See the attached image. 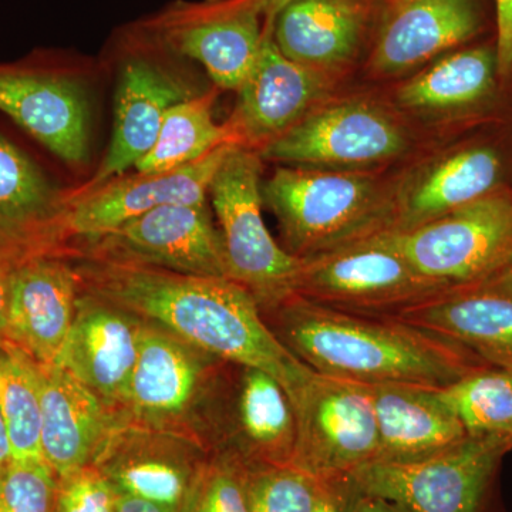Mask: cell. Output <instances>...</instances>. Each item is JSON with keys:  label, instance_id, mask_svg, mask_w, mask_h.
Returning a JSON list of instances; mask_svg holds the SVG:
<instances>
[{"label": "cell", "instance_id": "obj_1", "mask_svg": "<svg viewBox=\"0 0 512 512\" xmlns=\"http://www.w3.org/2000/svg\"><path fill=\"white\" fill-rule=\"evenodd\" d=\"M86 275L97 296L205 355L268 373L292 406L315 375L275 335L251 292L232 279L116 261L87 268Z\"/></svg>", "mask_w": 512, "mask_h": 512}, {"label": "cell", "instance_id": "obj_2", "mask_svg": "<svg viewBox=\"0 0 512 512\" xmlns=\"http://www.w3.org/2000/svg\"><path fill=\"white\" fill-rule=\"evenodd\" d=\"M271 329L320 375L363 384L403 383L441 389L485 367L446 340L382 316L357 315L292 295Z\"/></svg>", "mask_w": 512, "mask_h": 512}, {"label": "cell", "instance_id": "obj_3", "mask_svg": "<svg viewBox=\"0 0 512 512\" xmlns=\"http://www.w3.org/2000/svg\"><path fill=\"white\" fill-rule=\"evenodd\" d=\"M262 198L298 258L326 254L392 228V187L375 171L279 167Z\"/></svg>", "mask_w": 512, "mask_h": 512}, {"label": "cell", "instance_id": "obj_4", "mask_svg": "<svg viewBox=\"0 0 512 512\" xmlns=\"http://www.w3.org/2000/svg\"><path fill=\"white\" fill-rule=\"evenodd\" d=\"M262 158L252 148L229 150L211 181L228 278L244 286L262 311L295 295L302 259L282 248L262 217Z\"/></svg>", "mask_w": 512, "mask_h": 512}, {"label": "cell", "instance_id": "obj_5", "mask_svg": "<svg viewBox=\"0 0 512 512\" xmlns=\"http://www.w3.org/2000/svg\"><path fill=\"white\" fill-rule=\"evenodd\" d=\"M412 144L392 111L376 101L349 99L319 104L258 154L285 167L373 171L406 156Z\"/></svg>", "mask_w": 512, "mask_h": 512}, {"label": "cell", "instance_id": "obj_6", "mask_svg": "<svg viewBox=\"0 0 512 512\" xmlns=\"http://www.w3.org/2000/svg\"><path fill=\"white\" fill-rule=\"evenodd\" d=\"M390 232L404 258L440 288L494 278L512 269V190Z\"/></svg>", "mask_w": 512, "mask_h": 512}, {"label": "cell", "instance_id": "obj_7", "mask_svg": "<svg viewBox=\"0 0 512 512\" xmlns=\"http://www.w3.org/2000/svg\"><path fill=\"white\" fill-rule=\"evenodd\" d=\"M512 441L468 436L413 463L372 461L350 474L357 490L402 512H484L491 484Z\"/></svg>", "mask_w": 512, "mask_h": 512}, {"label": "cell", "instance_id": "obj_8", "mask_svg": "<svg viewBox=\"0 0 512 512\" xmlns=\"http://www.w3.org/2000/svg\"><path fill=\"white\" fill-rule=\"evenodd\" d=\"M440 289L413 268L386 229L302 259L295 295L338 311L389 316Z\"/></svg>", "mask_w": 512, "mask_h": 512}, {"label": "cell", "instance_id": "obj_9", "mask_svg": "<svg viewBox=\"0 0 512 512\" xmlns=\"http://www.w3.org/2000/svg\"><path fill=\"white\" fill-rule=\"evenodd\" d=\"M284 3L178 0L140 25L168 52L202 64L222 89L237 90Z\"/></svg>", "mask_w": 512, "mask_h": 512}, {"label": "cell", "instance_id": "obj_10", "mask_svg": "<svg viewBox=\"0 0 512 512\" xmlns=\"http://www.w3.org/2000/svg\"><path fill=\"white\" fill-rule=\"evenodd\" d=\"M512 190V128L461 138L420 161L392 187L393 225L409 229Z\"/></svg>", "mask_w": 512, "mask_h": 512}, {"label": "cell", "instance_id": "obj_11", "mask_svg": "<svg viewBox=\"0 0 512 512\" xmlns=\"http://www.w3.org/2000/svg\"><path fill=\"white\" fill-rule=\"evenodd\" d=\"M293 466L316 480L349 477L379 454V430L367 384L313 375L293 404Z\"/></svg>", "mask_w": 512, "mask_h": 512}, {"label": "cell", "instance_id": "obj_12", "mask_svg": "<svg viewBox=\"0 0 512 512\" xmlns=\"http://www.w3.org/2000/svg\"><path fill=\"white\" fill-rule=\"evenodd\" d=\"M466 350L487 366L512 370V269L451 286L389 316Z\"/></svg>", "mask_w": 512, "mask_h": 512}, {"label": "cell", "instance_id": "obj_13", "mask_svg": "<svg viewBox=\"0 0 512 512\" xmlns=\"http://www.w3.org/2000/svg\"><path fill=\"white\" fill-rule=\"evenodd\" d=\"M127 42L130 50L121 67L109 151L92 181L70 197L97 190L136 167L156 144L167 111L191 97L183 83L148 57L140 25L128 32Z\"/></svg>", "mask_w": 512, "mask_h": 512}, {"label": "cell", "instance_id": "obj_14", "mask_svg": "<svg viewBox=\"0 0 512 512\" xmlns=\"http://www.w3.org/2000/svg\"><path fill=\"white\" fill-rule=\"evenodd\" d=\"M235 144H227L185 167L161 174H136L64 200L53 227L96 239L124 222L165 205H205L212 178Z\"/></svg>", "mask_w": 512, "mask_h": 512}, {"label": "cell", "instance_id": "obj_15", "mask_svg": "<svg viewBox=\"0 0 512 512\" xmlns=\"http://www.w3.org/2000/svg\"><path fill=\"white\" fill-rule=\"evenodd\" d=\"M116 262L228 278L224 244L205 205H165L96 238Z\"/></svg>", "mask_w": 512, "mask_h": 512}, {"label": "cell", "instance_id": "obj_16", "mask_svg": "<svg viewBox=\"0 0 512 512\" xmlns=\"http://www.w3.org/2000/svg\"><path fill=\"white\" fill-rule=\"evenodd\" d=\"M274 23L259 55L238 87L228 126L239 146L262 148L282 136L326 96L330 74L309 69L282 55L275 45Z\"/></svg>", "mask_w": 512, "mask_h": 512}, {"label": "cell", "instance_id": "obj_17", "mask_svg": "<svg viewBox=\"0 0 512 512\" xmlns=\"http://www.w3.org/2000/svg\"><path fill=\"white\" fill-rule=\"evenodd\" d=\"M0 111L64 163L86 161L89 104L66 74L0 66Z\"/></svg>", "mask_w": 512, "mask_h": 512}, {"label": "cell", "instance_id": "obj_18", "mask_svg": "<svg viewBox=\"0 0 512 512\" xmlns=\"http://www.w3.org/2000/svg\"><path fill=\"white\" fill-rule=\"evenodd\" d=\"M76 275L62 261L30 256L10 268L9 343L42 366L56 365L76 316Z\"/></svg>", "mask_w": 512, "mask_h": 512}, {"label": "cell", "instance_id": "obj_19", "mask_svg": "<svg viewBox=\"0 0 512 512\" xmlns=\"http://www.w3.org/2000/svg\"><path fill=\"white\" fill-rule=\"evenodd\" d=\"M133 318L100 296L79 298L56 366L80 380L104 403L126 402L140 336V322Z\"/></svg>", "mask_w": 512, "mask_h": 512}, {"label": "cell", "instance_id": "obj_20", "mask_svg": "<svg viewBox=\"0 0 512 512\" xmlns=\"http://www.w3.org/2000/svg\"><path fill=\"white\" fill-rule=\"evenodd\" d=\"M202 461L177 437L120 430L106 437L93 464L120 494L183 512Z\"/></svg>", "mask_w": 512, "mask_h": 512}, {"label": "cell", "instance_id": "obj_21", "mask_svg": "<svg viewBox=\"0 0 512 512\" xmlns=\"http://www.w3.org/2000/svg\"><path fill=\"white\" fill-rule=\"evenodd\" d=\"M483 19L477 0H396L370 56L377 76H400L468 42Z\"/></svg>", "mask_w": 512, "mask_h": 512}, {"label": "cell", "instance_id": "obj_22", "mask_svg": "<svg viewBox=\"0 0 512 512\" xmlns=\"http://www.w3.org/2000/svg\"><path fill=\"white\" fill-rule=\"evenodd\" d=\"M37 380L42 456L57 478L66 477L93 464L109 436L104 402L60 366L37 365Z\"/></svg>", "mask_w": 512, "mask_h": 512}, {"label": "cell", "instance_id": "obj_23", "mask_svg": "<svg viewBox=\"0 0 512 512\" xmlns=\"http://www.w3.org/2000/svg\"><path fill=\"white\" fill-rule=\"evenodd\" d=\"M379 430L375 461L413 463L467 439L439 389L419 384H367Z\"/></svg>", "mask_w": 512, "mask_h": 512}, {"label": "cell", "instance_id": "obj_24", "mask_svg": "<svg viewBox=\"0 0 512 512\" xmlns=\"http://www.w3.org/2000/svg\"><path fill=\"white\" fill-rule=\"evenodd\" d=\"M369 16L366 0H285L272 36L288 59L332 74L359 53Z\"/></svg>", "mask_w": 512, "mask_h": 512}, {"label": "cell", "instance_id": "obj_25", "mask_svg": "<svg viewBox=\"0 0 512 512\" xmlns=\"http://www.w3.org/2000/svg\"><path fill=\"white\" fill-rule=\"evenodd\" d=\"M173 333L140 323L138 355L126 402L146 423H163L183 416L204 387V356Z\"/></svg>", "mask_w": 512, "mask_h": 512}, {"label": "cell", "instance_id": "obj_26", "mask_svg": "<svg viewBox=\"0 0 512 512\" xmlns=\"http://www.w3.org/2000/svg\"><path fill=\"white\" fill-rule=\"evenodd\" d=\"M497 50L477 46L436 60L397 89L399 109L424 117L474 113L497 92Z\"/></svg>", "mask_w": 512, "mask_h": 512}, {"label": "cell", "instance_id": "obj_27", "mask_svg": "<svg viewBox=\"0 0 512 512\" xmlns=\"http://www.w3.org/2000/svg\"><path fill=\"white\" fill-rule=\"evenodd\" d=\"M241 369L235 404L237 447L231 453L249 467L291 464L296 419L288 394L268 373Z\"/></svg>", "mask_w": 512, "mask_h": 512}, {"label": "cell", "instance_id": "obj_28", "mask_svg": "<svg viewBox=\"0 0 512 512\" xmlns=\"http://www.w3.org/2000/svg\"><path fill=\"white\" fill-rule=\"evenodd\" d=\"M63 207L43 171L0 136V238L13 241L53 227Z\"/></svg>", "mask_w": 512, "mask_h": 512}, {"label": "cell", "instance_id": "obj_29", "mask_svg": "<svg viewBox=\"0 0 512 512\" xmlns=\"http://www.w3.org/2000/svg\"><path fill=\"white\" fill-rule=\"evenodd\" d=\"M215 94L191 96L165 114L154 147L136 164L138 174H161L200 161L227 144H238L228 124L214 120ZM239 146V144H238Z\"/></svg>", "mask_w": 512, "mask_h": 512}, {"label": "cell", "instance_id": "obj_30", "mask_svg": "<svg viewBox=\"0 0 512 512\" xmlns=\"http://www.w3.org/2000/svg\"><path fill=\"white\" fill-rule=\"evenodd\" d=\"M0 412L13 460L43 458L37 365L12 345L0 346Z\"/></svg>", "mask_w": 512, "mask_h": 512}, {"label": "cell", "instance_id": "obj_31", "mask_svg": "<svg viewBox=\"0 0 512 512\" xmlns=\"http://www.w3.org/2000/svg\"><path fill=\"white\" fill-rule=\"evenodd\" d=\"M467 436L512 441V370L485 366L439 389Z\"/></svg>", "mask_w": 512, "mask_h": 512}, {"label": "cell", "instance_id": "obj_32", "mask_svg": "<svg viewBox=\"0 0 512 512\" xmlns=\"http://www.w3.org/2000/svg\"><path fill=\"white\" fill-rule=\"evenodd\" d=\"M320 481L293 464L247 466L251 512H313Z\"/></svg>", "mask_w": 512, "mask_h": 512}, {"label": "cell", "instance_id": "obj_33", "mask_svg": "<svg viewBox=\"0 0 512 512\" xmlns=\"http://www.w3.org/2000/svg\"><path fill=\"white\" fill-rule=\"evenodd\" d=\"M183 512H251L247 466L228 450L202 461Z\"/></svg>", "mask_w": 512, "mask_h": 512}, {"label": "cell", "instance_id": "obj_34", "mask_svg": "<svg viewBox=\"0 0 512 512\" xmlns=\"http://www.w3.org/2000/svg\"><path fill=\"white\" fill-rule=\"evenodd\" d=\"M59 478L39 460H10L0 471V512H55Z\"/></svg>", "mask_w": 512, "mask_h": 512}, {"label": "cell", "instance_id": "obj_35", "mask_svg": "<svg viewBox=\"0 0 512 512\" xmlns=\"http://www.w3.org/2000/svg\"><path fill=\"white\" fill-rule=\"evenodd\" d=\"M119 491L90 464L59 478L55 512H116Z\"/></svg>", "mask_w": 512, "mask_h": 512}, {"label": "cell", "instance_id": "obj_36", "mask_svg": "<svg viewBox=\"0 0 512 512\" xmlns=\"http://www.w3.org/2000/svg\"><path fill=\"white\" fill-rule=\"evenodd\" d=\"M360 491L350 477L320 481L313 512H356Z\"/></svg>", "mask_w": 512, "mask_h": 512}, {"label": "cell", "instance_id": "obj_37", "mask_svg": "<svg viewBox=\"0 0 512 512\" xmlns=\"http://www.w3.org/2000/svg\"><path fill=\"white\" fill-rule=\"evenodd\" d=\"M497 9L498 73L501 79L512 74V0H495Z\"/></svg>", "mask_w": 512, "mask_h": 512}, {"label": "cell", "instance_id": "obj_38", "mask_svg": "<svg viewBox=\"0 0 512 512\" xmlns=\"http://www.w3.org/2000/svg\"><path fill=\"white\" fill-rule=\"evenodd\" d=\"M10 268L0 261V346H8Z\"/></svg>", "mask_w": 512, "mask_h": 512}, {"label": "cell", "instance_id": "obj_39", "mask_svg": "<svg viewBox=\"0 0 512 512\" xmlns=\"http://www.w3.org/2000/svg\"><path fill=\"white\" fill-rule=\"evenodd\" d=\"M116 512H178L150 503V501L141 500V498L131 497V495L120 494L117 498Z\"/></svg>", "mask_w": 512, "mask_h": 512}, {"label": "cell", "instance_id": "obj_40", "mask_svg": "<svg viewBox=\"0 0 512 512\" xmlns=\"http://www.w3.org/2000/svg\"><path fill=\"white\" fill-rule=\"evenodd\" d=\"M356 512H402L394 505L387 503V501L380 500V498L370 497L360 493L359 500H357Z\"/></svg>", "mask_w": 512, "mask_h": 512}, {"label": "cell", "instance_id": "obj_41", "mask_svg": "<svg viewBox=\"0 0 512 512\" xmlns=\"http://www.w3.org/2000/svg\"><path fill=\"white\" fill-rule=\"evenodd\" d=\"M10 460H12V451H10L8 431H6L5 420L0 412V471L8 466Z\"/></svg>", "mask_w": 512, "mask_h": 512}]
</instances>
